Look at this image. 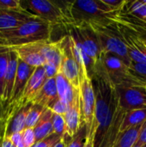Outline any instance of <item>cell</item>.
Listing matches in <instances>:
<instances>
[{"label": "cell", "mask_w": 146, "mask_h": 147, "mask_svg": "<svg viewBox=\"0 0 146 147\" xmlns=\"http://www.w3.org/2000/svg\"><path fill=\"white\" fill-rule=\"evenodd\" d=\"M53 27L47 22L34 16L17 28L0 30V45L16 46L51 40Z\"/></svg>", "instance_id": "obj_1"}, {"label": "cell", "mask_w": 146, "mask_h": 147, "mask_svg": "<svg viewBox=\"0 0 146 147\" xmlns=\"http://www.w3.org/2000/svg\"><path fill=\"white\" fill-rule=\"evenodd\" d=\"M22 8L34 16L47 22L53 28L60 26L66 29L73 26L66 2L48 0H20Z\"/></svg>", "instance_id": "obj_2"}, {"label": "cell", "mask_w": 146, "mask_h": 147, "mask_svg": "<svg viewBox=\"0 0 146 147\" xmlns=\"http://www.w3.org/2000/svg\"><path fill=\"white\" fill-rule=\"evenodd\" d=\"M73 26L88 24L90 22L116 19L120 11L104 3L102 0H76L66 2Z\"/></svg>", "instance_id": "obj_3"}, {"label": "cell", "mask_w": 146, "mask_h": 147, "mask_svg": "<svg viewBox=\"0 0 146 147\" xmlns=\"http://www.w3.org/2000/svg\"><path fill=\"white\" fill-rule=\"evenodd\" d=\"M88 25L97 35L103 52L117 55L128 66H131L133 61L128 55L126 47L118 30L115 19L90 22Z\"/></svg>", "instance_id": "obj_4"}, {"label": "cell", "mask_w": 146, "mask_h": 147, "mask_svg": "<svg viewBox=\"0 0 146 147\" xmlns=\"http://www.w3.org/2000/svg\"><path fill=\"white\" fill-rule=\"evenodd\" d=\"M93 75L102 77L114 88L126 83L139 84L132 76L130 66H128L120 57L110 53L103 52L100 63L95 68L91 77Z\"/></svg>", "instance_id": "obj_5"}, {"label": "cell", "mask_w": 146, "mask_h": 147, "mask_svg": "<svg viewBox=\"0 0 146 147\" xmlns=\"http://www.w3.org/2000/svg\"><path fill=\"white\" fill-rule=\"evenodd\" d=\"M115 22L131 60L146 64V28L134 25L119 16Z\"/></svg>", "instance_id": "obj_6"}, {"label": "cell", "mask_w": 146, "mask_h": 147, "mask_svg": "<svg viewBox=\"0 0 146 147\" xmlns=\"http://www.w3.org/2000/svg\"><path fill=\"white\" fill-rule=\"evenodd\" d=\"M67 30L69 34H71L77 40V42L83 49L86 55L91 60L93 64L92 74L96 65L100 63L103 53V49L97 35L88 24L71 26Z\"/></svg>", "instance_id": "obj_7"}, {"label": "cell", "mask_w": 146, "mask_h": 147, "mask_svg": "<svg viewBox=\"0 0 146 147\" xmlns=\"http://www.w3.org/2000/svg\"><path fill=\"white\" fill-rule=\"evenodd\" d=\"M118 106L124 111L146 109V86L126 83L115 87Z\"/></svg>", "instance_id": "obj_8"}, {"label": "cell", "mask_w": 146, "mask_h": 147, "mask_svg": "<svg viewBox=\"0 0 146 147\" xmlns=\"http://www.w3.org/2000/svg\"><path fill=\"white\" fill-rule=\"evenodd\" d=\"M61 43V69L60 71L65 76L67 80L72 85V87L78 90L79 89V78L80 68L77 61V58L73 47L71 37L67 34L60 39Z\"/></svg>", "instance_id": "obj_9"}, {"label": "cell", "mask_w": 146, "mask_h": 147, "mask_svg": "<svg viewBox=\"0 0 146 147\" xmlns=\"http://www.w3.org/2000/svg\"><path fill=\"white\" fill-rule=\"evenodd\" d=\"M35 69H36L35 67L30 66L19 59L11 98H10V101L6 108L7 117L9 115V113H11L14 109H16L17 104L22 98V96L23 94L25 87H26L29 78H31L32 74L35 71Z\"/></svg>", "instance_id": "obj_10"}, {"label": "cell", "mask_w": 146, "mask_h": 147, "mask_svg": "<svg viewBox=\"0 0 146 147\" xmlns=\"http://www.w3.org/2000/svg\"><path fill=\"white\" fill-rule=\"evenodd\" d=\"M46 41V40H45ZM44 41H38L11 47L18 55L19 59L33 67L43 66L46 63L42 53V44Z\"/></svg>", "instance_id": "obj_11"}, {"label": "cell", "mask_w": 146, "mask_h": 147, "mask_svg": "<svg viewBox=\"0 0 146 147\" xmlns=\"http://www.w3.org/2000/svg\"><path fill=\"white\" fill-rule=\"evenodd\" d=\"M65 120L66 125L65 138L68 137L71 140L77 134L81 127L83 125L82 121V113L78 91L76 93L73 100L68 106V110L65 115Z\"/></svg>", "instance_id": "obj_12"}, {"label": "cell", "mask_w": 146, "mask_h": 147, "mask_svg": "<svg viewBox=\"0 0 146 147\" xmlns=\"http://www.w3.org/2000/svg\"><path fill=\"white\" fill-rule=\"evenodd\" d=\"M46 80V76L43 66L37 67L34 71V73L32 74L31 78H29L25 87V90L23 91V94L22 96V98L17 104L16 109L21 106L26 105L29 102H32V101L34 99V97L36 96V95L43 86Z\"/></svg>", "instance_id": "obj_13"}, {"label": "cell", "mask_w": 146, "mask_h": 147, "mask_svg": "<svg viewBox=\"0 0 146 147\" xmlns=\"http://www.w3.org/2000/svg\"><path fill=\"white\" fill-rule=\"evenodd\" d=\"M32 104V102H29L26 105L21 106L8 115L6 120L5 137H9L13 134L22 132L26 128V119Z\"/></svg>", "instance_id": "obj_14"}, {"label": "cell", "mask_w": 146, "mask_h": 147, "mask_svg": "<svg viewBox=\"0 0 146 147\" xmlns=\"http://www.w3.org/2000/svg\"><path fill=\"white\" fill-rule=\"evenodd\" d=\"M18 63H19V57L17 53L13 49H11L9 52V55L8 67H7L5 80H4V92H3V101H2L5 110L11 98L12 90H13L17 67H18Z\"/></svg>", "instance_id": "obj_15"}, {"label": "cell", "mask_w": 146, "mask_h": 147, "mask_svg": "<svg viewBox=\"0 0 146 147\" xmlns=\"http://www.w3.org/2000/svg\"><path fill=\"white\" fill-rule=\"evenodd\" d=\"M34 16L32 13L27 10L0 9V30L17 28Z\"/></svg>", "instance_id": "obj_16"}, {"label": "cell", "mask_w": 146, "mask_h": 147, "mask_svg": "<svg viewBox=\"0 0 146 147\" xmlns=\"http://www.w3.org/2000/svg\"><path fill=\"white\" fill-rule=\"evenodd\" d=\"M59 98L55 78H46L43 86L32 101L33 104H39L49 109Z\"/></svg>", "instance_id": "obj_17"}, {"label": "cell", "mask_w": 146, "mask_h": 147, "mask_svg": "<svg viewBox=\"0 0 146 147\" xmlns=\"http://www.w3.org/2000/svg\"><path fill=\"white\" fill-rule=\"evenodd\" d=\"M124 115H125V112L119 106H117L112 123H111L108 130L103 136V139L98 147L114 146L115 140L117 139V136L120 133V127L122 120L124 118Z\"/></svg>", "instance_id": "obj_18"}, {"label": "cell", "mask_w": 146, "mask_h": 147, "mask_svg": "<svg viewBox=\"0 0 146 147\" xmlns=\"http://www.w3.org/2000/svg\"><path fill=\"white\" fill-rule=\"evenodd\" d=\"M42 53L45 57L46 63L53 65L59 71L61 69L62 53L60 40L57 41L46 40L42 44Z\"/></svg>", "instance_id": "obj_19"}, {"label": "cell", "mask_w": 146, "mask_h": 147, "mask_svg": "<svg viewBox=\"0 0 146 147\" xmlns=\"http://www.w3.org/2000/svg\"><path fill=\"white\" fill-rule=\"evenodd\" d=\"M52 117L53 113L52 112V110L46 109L34 128L36 142L44 140L54 134Z\"/></svg>", "instance_id": "obj_20"}, {"label": "cell", "mask_w": 146, "mask_h": 147, "mask_svg": "<svg viewBox=\"0 0 146 147\" xmlns=\"http://www.w3.org/2000/svg\"><path fill=\"white\" fill-rule=\"evenodd\" d=\"M55 80L59 98L69 105L78 90H75L72 87V85L70 84V82L67 80V78H65L62 71H59L55 78Z\"/></svg>", "instance_id": "obj_21"}, {"label": "cell", "mask_w": 146, "mask_h": 147, "mask_svg": "<svg viewBox=\"0 0 146 147\" xmlns=\"http://www.w3.org/2000/svg\"><path fill=\"white\" fill-rule=\"evenodd\" d=\"M145 121L146 109H139L125 112L124 118L120 127V133L125 132L129 128L140 126Z\"/></svg>", "instance_id": "obj_22"}, {"label": "cell", "mask_w": 146, "mask_h": 147, "mask_svg": "<svg viewBox=\"0 0 146 147\" xmlns=\"http://www.w3.org/2000/svg\"><path fill=\"white\" fill-rule=\"evenodd\" d=\"M144 123V124H145ZM144 124L127 129L125 132L119 133L113 147H133L139 137Z\"/></svg>", "instance_id": "obj_23"}, {"label": "cell", "mask_w": 146, "mask_h": 147, "mask_svg": "<svg viewBox=\"0 0 146 147\" xmlns=\"http://www.w3.org/2000/svg\"><path fill=\"white\" fill-rule=\"evenodd\" d=\"M11 48L0 45V101L2 102L4 92V80L8 67L9 55ZM3 103V102H2Z\"/></svg>", "instance_id": "obj_24"}, {"label": "cell", "mask_w": 146, "mask_h": 147, "mask_svg": "<svg viewBox=\"0 0 146 147\" xmlns=\"http://www.w3.org/2000/svg\"><path fill=\"white\" fill-rule=\"evenodd\" d=\"M46 108L39 105V104H32V107L27 115L26 119V127L34 128L36 124L38 123L39 120L40 119L41 115L45 112Z\"/></svg>", "instance_id": "obj_25"}, {"label": "cell", "mask_w": 146, "mask_h": 147, "mask_svg": "<svg viewBox=\"0 0 146 147\" xmlns=\"http://www.w3.org/2000/svg\"><path fill=\"white\" fill-rule=\"evenodd\" d=\"M131 73L136 82L146 86V64H139L132 62L130 66Z\"/></svg>", "instance_id": "obj_26"}, {"label": "cell", "mask_w": 146, "mask_h": 147, "mask_svg": "<svg viewBox=\"0 0 146 147\" xmlns=\"http://www.w3.org/2000/svg\"><path fill=\"white\" fill-rule=\"evenodd\" d=\"M87 139V130L85 125H83L77 134L71 138L67 144L66 147H84Z\"/></svg>", "instance_id": "obj_27"}, {"label": "cell", "mask_w": 146, "mask_h": 147, "mask_svg": "<svg viewBox=\"0 0 146 147\" xmlns=\"http://www.w3.org/2000/svg\"><path fill=\"white\" fill-rule=\"evenodd\" d=\"M52 124H53L54 134H58L62 139H65V135H66V125H65V115H59L53 114Z\"/></svg>", "instance_id": "obj_28"}, {"label": "cell", "mask_w": 146, "mask_h": 147, "mask_svg": "<svg viewBox=\"0 0 146 147\" xmlns=\"http://www.w3.org/2000/svg\"><path fill=\"white\" fill-rule=\"evenodd\" d=\"M61 140V137L56 134H53L51 136L36 142L33 147H54Z\"/></svg>", "instance_id": "obj_29"}, {"label": "cell", "mask_w": 146, "mask_h": 147, "mask_svg": "<svg viewBox=\"0 0 146 147\" xmlns=\"http://www.w3.org/2000/svg\"><path fill=\"white\" fill-rule=\"evenodd\" d=\"M22 140H23L24 147L34 146V145L36 143V139H35L34 128L26 127L22 132Z\"/></svg>", "instance_id": "obj_30"}, {"label": "cell", "mask_w": 146, "mask_h": 147, "mask_svg": "<svg viewBox=\"0 0 146 147\" xmlns=\"http://www.w3.org/2000/svg\"><path fill=\"white\" fill-rule=\"evenodd\" d=\"M68 104L58 98L55 102L49 108V109L52 110V112L55 115H65L68 110Z\"/></svg>", "instance_id": "obj_31"}, {"label": "cell", "mask_w": 146, "mask_h": 147, "mask_svg": "<svg viewBox=\"0 0 146 147\" xmlns=\"http://www.w3.org/2000/svg\"><path fill=\"white\" fill-rule=\"evenodd\" d=\"M0 9H11V10H25L20 0H0Z\"/></svg>", "instance_id": "obj_32"}, {"label": "cell", "mask_w": 146, "mask_h": 147, "mask_svg": "<svg viewBox=\"0 0 146 147\" xmlns=\"http://www.w3.org/2000/svg\"><path fill=\"white\" fill-rule=\"evenodd\" d=\"M43 68L45 70L46 78H55L59 71H60L56 66L48 63H45V65H43Z\"/></svg>", "instance_id": "obj_33"}, {"label": "cell", "mask_w": 146, "mask_h": 147, "mask_svg": "<svg viewBox=\"0 0 146 147\" xmlns=\"http://www.w3.org/2000/svg\"><path fill=\"white\" fill-rule=\"evenodd\" d=\"M102 1L110 8L118 11H121V9H123L126 3L125 0H102Z\"/></svg>", "instance_id": "obj_34"}, {"label": "cell", "mask_w": 146, "mask_h": 147, "mask_svg": "<svg viewBox=\"0 0 146 147\" xmlns=\"http://www.w3.org/2000/svg\"><path fill=\"white\" fill-rule=\"evenodd\" d=\"M8 138L11 140V142L13 143V145L15 147H24L22 132L13 134H11V135H10L9 137H8Z\"/></svg>", "instance_id": "obj_35"}, {"label": "cell", "mask_w": 146, "mask_h": 147, "mask_svg": "<svg viewBox=\"0 0 146 147\" xmlns=\"http://www.w3.org/2000/svg\"><path fill=\"white\" fill-rule=\"evenodd\" d=\"M136 145L146 146V121L142 127V130L140 132V134H139V140H138Z\"/></svg>", "instance_id": "obj_36"}, {"label": "cell", "mask_w": 146, "mask_h": 147, "mask_svg": "<svg viewBox=\"0 0 146 147\" xmlns=\"http://www.w3.org/2000/svg\"><path fill=\"white\" fill-rule=\"evenodd\" d=\"M6 120V118H0V140L5 137Z\"/></svg>", "instance_id": "obj_37"}, {"label": "cell", "mask_w": 146, "mask_h": 147, "mask_svg": "<svg viewBox=\"0 0 146 147\" xmlns=\"http://www.w3.org/2000/svg\"><path fill=\"white\" fill-rule=\"evenodd\" d=\"M1 147H15L13 143L11 142V140L8 138V137H4L3 141H2V144H1Z\"/></svg>", "instance_id": "obj_38"}, {"label": "cell", "mask_w": 146, "mask_h": 147, "mask_svg": "<svg viewBox=\"0 0 146 147\" xmlns=\"http://www.w3.org/2000/svg\"><path fill=\"white\" fill-rule=\"evenodd\" d=\"M0 118H6L7 119L6 110H5L4 106L3 105L2 102H0Z\"/></svg>", "instance_id": "obj_39"}, {"label": "cell", "mask_w": 146, "mask_h": 147, "mask_svg": "<svg viewBox=\"0 0 146 147\" xmlns=\"http://www.w3.org/2000/svg\"><path fill=\"white\" fill-rule=\"evenodd\" d=\"M67 146V144H66V142H65V140H64V139H62L56 146L54 147H66Z\"/></svg>", "instance_id": "obj_40"}, {"label": "cell", "mask_w": 146, "mask_h": 147, "mask_svg": "<svg viewBox=\"0 0 146 147\" xmlns=\"http://www.w3.org/2000/svg\"><path fill=\"white\" fill-rule=\"evenodd\" d=\"M84 147H94V141H92L90 139H86V143Z\"/></svg>", "instance_id": "obj_41"}, {"label": "cell", "mask_w": 146, "mask_h": 147, "mask_svg": "<svg viewBox=\"0 0 146 147\" xmlns=\"http://www.w3.org/2000/svg\"><path fill=\"white\" fill-rule=\"evenodd\" d=\"M133 147H146V146H139V145H135Z\"/></svg>", "instance_id": "obj_42"}, {"label": "cell", "mask_w": 146, "mask_h": 147, "mask_svg": "<svg viewBox=\"0 0 146 147\" xmlns=\"http://www.w3.org/2000/svg\"><path fill=\"white\" fill-rule=\"evenodd\" d=\"M3 138H4V137H3ZM3 138L0 140V147H1V144H2V141H3Z\"/></svg>", "instance_id": "obj_43"}, {"label": "cell", "mask_w": 146, "mask_h": 147, "mask_svg": "<svg viewBox=\"0 0 146 147\" xmlns=\"http://www.w3.org/2000/svg\"><path fill=\"white\" fill-rule=\"evenodd\" d=\"M143 2H144V3H145V4H146V0H144V1H143Z\"/></svg>", "instance_id": "obj_44"}, {"label": "cell", "mask_w": 146, "mask_h": 147, "mask_svg": "<svg viewBox=\"0 0 146 147\" xmlns=\"http://www.w3.org/2000/svg\"><path fill=\"white\" fill-rule=\"evenodd\" d=\"M0 102H1V101H0Z\"/></svg>", "instance_id": "obj_45"}]
</instances>
